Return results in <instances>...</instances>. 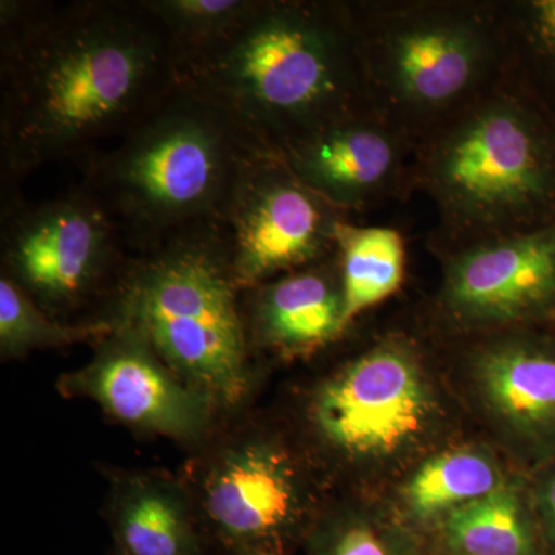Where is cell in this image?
<instances>
[{"mask_svg": "<svg viewBox=\"0 0 555 555\" xmlns=\"http://www.w3.org/2000/svg\"><path fill=\"white\" fill-rule=\"evenodd\" d=\"M177 90L147 0L0 2V190L50 163L82 166Z\"/></svg>", "mask_w": 555, "mask_h": 555, "instance_id": "obj_1", "label": "cell"}, {"mask_svg": "<svg viewBox=\"0 0 555 555\" xmlns=\"http://www.w3.org/2000/svg\"><path fill=\"white\" fill-rule=\"evenodd\" d=\"M177 87L228 113L276 155L346 119L337 28L315 7L254 2L235 25L175 60Z\"/></svg>", "mask_w": 555, "mask_h": 555, "instance_id": "obj_2", "label": "cell"}, {"mask_svg": "<svg viewBox=\"0 0 555 555\" xmlns=\"http://www.w3.org/2000/svg\"><path fill=\"white\" fill-rule=\"evenodd\" d=\"M272 155L228 113L177 87L79 169L83 188L104 204L134 251L196 222L218 221L241 178Z\"/></svg>", "mask_w": 555, "mask_h": 555, "instance_id": "obj_3", "label": "cell"}, {"mask_svg": "<svg viewBox=\"0 0 555 555\" xmlns=\"http://www.w3.org/2000/svg\"><path fill=\"white\" fill-rule=\"evenodd\" d=\"M241 295L218 221L196 222L131 254L104 320L144 339L211 404L235 406L250 350Z\"/></svg>", "mask_w": 555, "mask_h": 555, "instance_id": "obj_4", "label": "cell"}, {"mask_svg": "<svg viewBox=\"0 0 555 555\" xmlns=\"http://www.w3.org/2000/svg\"><path fill=\"white\" fill-rule=\"evenodd\" d=\"M0 196L3 276L60 321L101 295L112 301L133 250L89 189L80 184L40 203L20 190Z\"/></svg>", "mask_w": 555, "mask_h": 555, "instance_id": "obj_5", "label": "cell"}, {"mask_svg": "<svg viewBox=\"0 0 555 555\" xmlns=\"http://www.w3.org/2000/svg\"><path fill=\"white\" fill-rule=\"evenodd\" d=\"M440 400L418 358L383 343L317 390L310 423L321 443L350 465H392L436 433Z\"/></svg>", "mask_w": 555, "mask_h": 555, "instance_id": "obj_6", "label": "cell"}, {"mask_svg": "<svg viewBox=\"0 0 555 555\" xmlns=\"http://www.w3.org/2000/svg\"><path fill=\"white\" fill-rule=\"evenodd\" d=\"M334 206L306 185L283 156L246 171L219 230L241 291L297 272L337 247Z\"/></svg>", "mask_w": 555, "mask_h": 555, "instance_id": "obj_7", "label": "cell"}, {"mask_svg": "<svg viewBox=\"0 0 555 555\" xmlns=\"http://www.w3.org/2000/svg\"><path fill=\"white\" fill-rule=\"evenodd\" d=\"M301 469L287 449L250 438L221 451L201 485L207 534L229 554L283 555L317 520Z\"/></svg>", "mask_w": 555, "mask_h": 555, "instance_id": "obj_8", "label": "cell"}, {"mask_svg": "<svg viewBox=\"0 0 555 555\" xmlns=\"http://www.w3.org/2000/svg\"><path fill=\"white\" fill-rule=\"evenodd\" d=\"M68 393L89 397L107 414L138 429L175 438L198 436L211 401L185 385L144 339L116 327L89 366L64 379Z\"/></svg>", "mask_w": 555, "mask_h": 555, "instance_id": "obj_9", "label": "cell"}, {"mask_svg": "<svg viewBox=\"0 0 555 555\" xmlns=\"http://www.w3.org/2000/svg\"><path fill=\"white\" fill-rule=\"evenodd\" d=\"M470 383L489 422L532 470L555 460V346L494 343L473 361Z\"/></svg>", "mask_w": 555, "mask_h": 555, "instance_id": "obj_10", "label": "cell"}, {"mask_svg": "<svg viewBox=\"0 0 555 555\" xmlns=\"http://www.w3.org/2000/svg\"><path fill=\"white\" fill-rule=\"evenodd\" d=\"M456 317L503 324L545 313L555 302V235L537 233L477 248L459 259L447 284Z\"/></svg>", "mask_w": 555, "mask_h": 555, "instance_id": "obj_11", "label": "cell"}, {"mask_svg": "<svg viewBox=\"0 0 555 555\" xmlns=\"http://www.w3.org/2000/svg\"><path fill=\"white\" fill-rule=\"evenodd\" d=\"M441 181L460 203L503 211L534 199L545 171L532 131L507 109H492L456 134L444 152Z\"/></svg>", "mask_w": 555, "mask_h": 555, "instance_id": "obj_12", "label": "cell"}, {"mask_svg": "<svg viewBox=\"0 0 555 555\" xmlns=\"http://www.w3.org/2000/svg\"><path fill=\"white\" fill-rule=\"evenodd\" d=\"M244 309L250 346L306 356L345 331L341 283L323 269H301L257 287Z\"/></svg>", "mask_w": 555, "mask_h": 555, "instance_id": "obj_13", "label": "cell"}, {"mask_svg": "<svg viewBox=\"0 0 555 555\" xmlns=\"http://www.w3.org/2000/svg\"><path fill=\"white\" fill-rule=\"evenodd\" d=\"M281 156L332 206L353 203L377 188L393 163L392 145L383 134L347 119L295 142Z\"/></svg>", "mask_w": 555, "mask_h": 555, "instance_id": "obj_14", "label": "cell"}, {"mask_svg": "<svg viewBox=\"0 0 555 555\" xmlns=\"http://www.w3.org/2000/svg\"><path fill=\"white\" fill-rule=\"evenodd\" d=\"M509 480L495 456L483 448L438 452L423 460L404 481L397 518L427 540L449 514L492 494Z\"/></svg>", "mask_w": 555, "mask_h": 555, "instance_id": "obj_15", "label": "cell"}, {"mask_svg": "<svg viewBox=\"0 0 555 555\" xmlns=\"http://www.w3.org/2000/svg\"><path fill=\"white\" fill-rule=\"evenodd\" d=\"M430 547L434 555H547L529 480L511 478L492 494L449 514Z\"/></svg>", "mask_w": 555, "mask_h": 555, "instance_id": "obj_16", "label": "cell"}, {"mask_svg": "<svg viewBox=\"0 0 555 555\" xmlns=\"http://www.w3.org/2000/svg\"><path fill=\"white\" fill-rule=\"evenodd\" d=\"M119 555H204V537L181 489L166 478L133 477L112 509Z\"/></svg>", "mask_w": 555, "mask_h": 555, "instance_id": "obj_17", "label": "cell"}, {"mask_svg": "<svg viewBox=\"0 0 555 555\" xmlns=\"http://www.w3.org/2000/svg\"><path fill=\"white\" fill-rule=\"evenodd\" d=\"M343 318L349 326L364 310L396 294L404 278V243L392 229H360L339 222Z\"/></svg>", "mask_w": 555, "mask_h": 555, "instance_id": "obj_18", "label": "cell"}, {"mask_svg": "<svg viewBox=\"0 0 555 555\" xmlns=\"http://www.w3.org/2000/svg\"><path fill=\"white\" fill-rule=\"evenodd\" d=\"M473 69L469 40L449 28L415 30L398 43V78L415 100L434 104L451 100L465 89Z\"/></svg>", "mask_w": 555, "mask_h": 555, "instance_id": "obj_19", "label": "cell"}, {"mask_svg": "<svg viewBox=\"0 0 555 555\" xmlns=\"http://www.w3.org/2000/svg\"><path fill=\"white\" fill-rule=\"evenodd\" d=\"M308 555H434L425 537L397 517L347 509L317 520L306 539Z\"/></svg>", "mask_w": 555, "mask_h": 555, "instance_id": "obj_20", "label": "cell"}, {"mask_svg": "<svg viewBox=\"0 0 555 555\" xmlns=\"http://www.w3.org/2000/svg\"><path fill=\"white\" fill-rule=\"evenodd\" d=\"M115 331L107 320L91 323H62L31 301L13 281L0 280V350L5 357H20L38 349H51L102 341Z\"/></svg>", "mask_w": 555, "mask_h": 555, "instance_id": "obj_21", "label": "cell"}, {"mask_svg": "<svg viewBox=\"0 0 555 555\" xmlns=\"http://www.w3.org/2000/svg\"><path fill=\"white\" fill-rule=\"evenodd\" d=\"M169 35L175 60L228 31L254 7L251 0H147Z\"/></svg>", "mask_w": 555, "mask_h": 555, "instance_id": "obj_22", "label": "cell"}, {"mask_svg": "<svg viewBox=\"0 0 555 555\" xmlns=\"http://www.w3.org/2000/svg\"><path fill=\"white\" fill-rule=\"evenodd\" d=\"M532 503L547 555H555V460L532 470Z\"/></svg>", "mask_w": 555, "mask_h": 555, "instance_id": "obj_23", "label": "cell"}, {"mask_svg": "<svg viewBox=\"0 0 555 555\" xmlns=\"http://www.w3.org/2000/svg\"><path fill=\"white\" fill-rule=\"evenodd\" d=\"M535 10L540 30L555 50V0H543V2L535 3Z\"/></svg>", "mask_w": 555, "mask_h": 555, "instance_id": "obj_24", "label": "cell"}, {"mask_svg": "<svg viewBox=\"0 0 555 555\" xmlns=\"http://www.w3.org/2000/svg\"><path fill=\"white\" fill-rule=\"evenodd\" d=\"M248 555H275V554H248Z\"/></svg>", "mask_w": 555, "mask_h": 555, "instance_id": "obj_25", "label": "cell"}]
</instances>
